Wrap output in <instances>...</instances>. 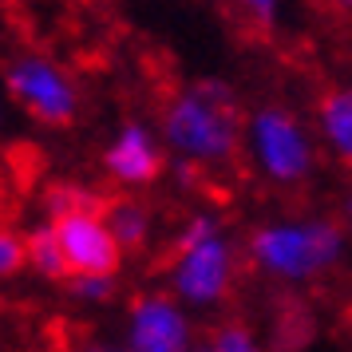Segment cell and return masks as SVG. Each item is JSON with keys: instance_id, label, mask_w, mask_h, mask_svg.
<instances>
[{"instance_id": "18", "label": "cell", "mask_w": 352, "mask_h": 352, "mask_svg": "<svg viewBox=\"0 0 352 352\" xmlns=\"http://www.w3.org/2000/svg\"><path fill=\"white\" fill-rule=\"evenodd\" d=\"M349 222H352V198H349Z\"/></svg>"}, {"instance_id": "5", "label": "cell", "mask_w": 352, "mask_h": 352, "mask_svg": "<svg viewBox=\"0 0 352 352\" xmlns=\"http://www.w3.org/2000/svg\"><path fill=\"white\" fill-rule=\"evenodd\" d=\"M56 234L76 277H111L123 261V245L111 234L103 214H67L56 218Z\"/></svg>"}, {"instance_id": "1", "label": "cell", "mask_w": 352, "mask_h": 352, "mask_svg": "<svg viewBox=\"0 0 352 352\" xmlns=\"http://www.w3.org/2000/svg\"><path fill=\"white\" fill-rule=\"evenodd\" d=\"M162 135L186 162H230L238 151V103L218 80H202L170 99Z\"/></svg>"}, {"instance_id": "3", "label": "cell", "mask_w": 352, "mask_h": 352, "mask_svg": "<svg viewBox=\"0 0 352 352\" xmlns=\"http://www.w3.org/2000/svg\"><path fill=\"white\" fill-rule=\"evenodd\" d=\"M254 155L261 162V170L277 182H297V178L309 175L313 166V146H309V135L301 131V123L293 115L277 111H257L254 115Z\"/></svg>"}, {"instance_id": "7", "label": "cell", "mask_w": 352, "mask_h": 352, "mask_svg": "<svg viewBox=\"0 0 352 352\" xmlns=\"http://www.w3.org/2000/svg\"><path fill=\"white\" fill-rule=\"evenodd\" d=\"M131 352H190V324L170 297L151 293L131 309Z\"/></svg>"}, {"instance_id": "11", "label": "cell", "mask_w": 352, "mask_h": 352, "mask_svg": "<svg viewBox=\"0 0 352 352\" xmlns=\"http://www.w3.org/2000/svg\"><path fill=\"white\" fill-rule=\"evenodd\" d=\"M28 261H32L36 273H44V277H67V273H72L56 226H36L32 234H28Z\"/></svg>"}, {"instance_id": "2", "label": "cell", "mask_w": 352, "mask_h": 352, "mask_svg": "<svg viewBox=\"0 0 352 352\" xmlns=\"http://www.w3.org/2000/svg\"><path fill=\"white\" fill-rule=\"evenodd\" d=\"M340 257V230L333 222L265 226L254 238V261L285 281H305Z\"/></svg>"}, {"instance_id": "15", "label": "cell", "mask_w": 352, "mask_h": 352, "mask_svg": "<svg viewBox=\"0 0 352 352\" xmlns=\"http://www.w3.org/2000/svg\"><path fill=\"white\" fill-rule=\"evenodd\" d=\"M72 289H76L80 297H107V293H111V277H76Z\"/></svg>"}, {"instance_id": "6", "label": "cell", "mask_w": 352, "mask_h": 352, "mask_svg": "<svg viewBox=\"0 0 352 352\" xmlns=\"http://www.w3.org/2000/svg\"><path fill=\"white\" fill-rule=\"evenodd\" d=\"M234 281V254L222 238H210L194 250H182L175 265V289L178 297H186L194 305L218 301Z\"/></svg>"}, {"instance_id": "9", "label": "cell", "mask_w": 352, "mask_h": 352, "mask_svg": "<svg viewBox=\"0 0 352 352\" xmlns=\"http://www.w3.org/2000/svg\"><path fill=\"white\" fill-rule=\"evenodd\" d=\"M317 119H320V135L333 146V155L352 166V87L324 91L320 107H317Z\"/></svg>"}, {"instance_id": "19", "label": "cell", "mask_w": 352, "mask_h": 352, "mask_svg": "<svg viewBox=\"0 0 352 352\" xmlns=\"http://www.w3.org/2000/svg\"><path fill=\"white\" fill-rule=\"evenodd\" d=\"M194 352H210V349H194Z\"/></svg>"}, {"instance_id": "13", "label": "cell", "mask_w": 352, "mask_h": 352, "mask_svg": "<svg viewBox=\"0 0 352 352\" xmlns=\"http://www.w3.org/2000/svg\"><path fill=\"white\" fill-rule=\"evenodd\" d=\"M24 257H28V241L12 238V234H0V270L12 273L24 265Z\"/></svg>"}, {"instance_id": "10", "label": "cell", "mask_w": 352, "mask_h": 352, "mask_svg": "<svg viewBox=\"0 0 352 352\" xmlns=\"http://www.w3.org/2000/svg\"><path fill=\"white\" fill-rule=\"evenodd\" d=\"M107 226H111V234L119 238L123 250H139L146 241V230H151V218H146V210L135 202V198H115L111 206H107Z\"/></svg>"}, {"instance_id": "14", "label": "cell", "mask_w": 352, "mask_h": 352, "mask_svg": "<svg viewBox=\"0 0 352 352\" xmlns=\"http://www.w3.org/2000/svg\"><path fill=\"white\" fill-rule=\"evenodd\" d=\"M277 4H281V0H238V8L245 16H254L257 24H270L273 12H277Z\"/></svg>"}, {"instance_id": "12", "label": "cell", "mask_w": 352, "mask_h": 352, "mask_svg": "<svg viewBox=\"0 0 352 352\" xmlns=\"http://www.w3.org/2000/svg\"><path fill=\"white\" fill-rule=\"evenodd\" d=\"M210 352H261L254 344V336L245 333L241 324H226L222 333L210 340Z\"/></svg>"}, {"instance_id": "8", "label": "cell", "mask_w": 352, "mask_h": 352, "mask_svg": "<svg viewBox=\"0 0 352 352\" xmlns=\"http://www.w3.org/2000/svg\"><path fill=\"white\" fill-rule=\"evenodd\" d=\"M107 162V170H111L119 182H127V186H139V182H151V178L162 170V155L155 139L146 135V127L139 123H131V127L119 131V139L111 143V151L103 155Z\"/></svg>"}, {"instance_id": "4", "label": "cell", "mask_w": 352, "mask_h": 352, "mask_svg": "<svg viewBox=\"0 0 352 352\" xmlns=\"http://www.w3.org/2000/svg\"><path fill=\"white\" fill-rule=\"evenodd\" d=\"M8 91L44 123H72L76 119V87L64 80V72L44 56H24L8 72Z\"/></svg>"}, {"instance_id": "17", "label": "cell", "mask_w": 352, "mask_h": 352, "mask_svg": "<svg viewBox=\"0 0 352 352\" xmlns=\"http://www.w3.org/2000/svg\"><path fill=\"white\" fill-rule=\"evenodd\" d=\"M336 4H340V8H352V0H336Z\"/></svg>"}, {"instance_id": "16", "label": "cell", "mask_w": 352, "mask_h": 352, "mask_svg": "<svg viewBox=\"0 0 352 352\" xmlns=\"http://www.w3.org/2000/svg\"><path fill=\"white\" fill-rule=\"evenodd\" d=\"M83 352H123V349H115V344H87Z\"/></svg>"}]
</instances>
